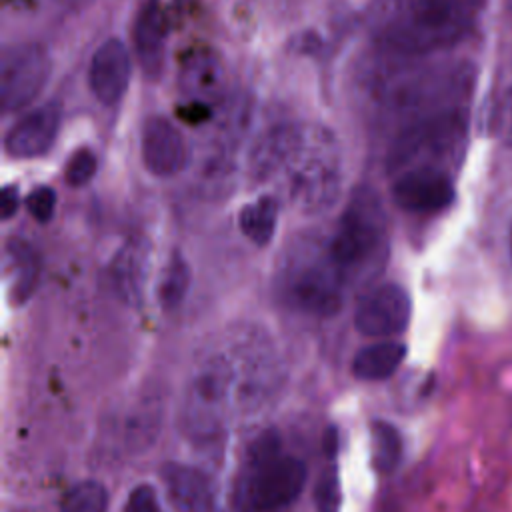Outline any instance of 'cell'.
I'll return each mask as SVG.
<instances>
[{"label":"cell","mask_w":512,"mask_h":512,"mask_svg":"<svg viewBox=\"0 0 512 512\" xmlns=\"http://www.w3.org/2000/svg\"><path fill=\"white\" fill-rule=\"evenodd\" d=\"M28 212L32 214L34 220L38 222H48L54 216L56 210V192L50 186H38L34 188L26 200H24Z\"/></svg>","instance_id":"24"},{"label":"cell","mask_w":512,"mask_h":512,"mask_svg":"<svg viewBox=\"0 0 512 512\" xmlns=\"http://www.w3.org/2000/svg\"><path fill=\"white\" fill-rule=\"evenodd\" d=\"M336 428H328L326 430V436H324V450L326 454L332 458L336 454V448H338V442H336Z\"/></svg>","instance_id":"29"},{"label":"cell","mask_w":512,"mask_h":512,"mask_svg":"<svg viewBox=\"0 0 512 512\" xmlns=\"http://www.w3.org/2000/svg\"><path fill=\"white\" fill-rule=\"evenodd\" d=\"M108 492L96 480L76 482L62 498L60 512H106Z\"/></svg>","instance_id":"21"},{"label":"cell","mask_w":512,"mask_h":512,"mask_svg":"<svg viewBox=\"0 0 512 512\" xmlns=\"http://www.w3.org/2000/svg\"><path fill=\"white\" fill-rule=\"evenodd\" d=\"M406 358V346L402 342L384 340L362 348L352 362V372L358 380H384L396 372Z\"/></svg>","instance_id":"15"},{"label":"cell","mask_w":512,"mask_h":512,"mask_svg":"<svg viewBox=\"0 0 512 512\" xmlns=\"http://www.w3.org/2000/svg\"><path fill=\"white\" fill-rule=\"evenodd\" d=\"M278 220V202L274 196H260L240 210V230L254 244L264 246L272 240Z\"/></svg>","instance_id":"17"},{"label":"cell","mask_w":512,"mask_h":512,"mask_svg":"<svg viewBox=\"0 0 512 512\" xmlns=\"http://www.w3.org/2000/svg\"><path fill=\"white\" fill-rule=\"evenodd\" d=\"M410 314L412 302L408 292L398 284H382L358 304L354 326L364 336L386 338L404 332Z\"/></svg>","instance_id":"7"},{"label":"cell","mask_w":512,"mask_h":512,"mask_svg":"<svg viewBox=\"0 0 512 512\" xmlns=\"http://www.w3.org/2000/svg\"><path fill=\"white\" fill-rule=\"evenodd\" d=\"M172 24L152 6L144 4L134 24V50L148 76H158L164 66L166 36Z\"/></svg>","instance_id":"14"},{"label":"cell","mask_w":512,"mask_h":512,"mask_svg":"<svg viewBox=\"0 0 512 512\" xmlns=\"http://www.w3.org/2000/svg\"><path fill=\"white\" fill-rule=\"evenodd\" d=\"M510 252H512V226H510Z\"/></svg>","instance_id":"30"},{"label":"cell","mask_w":512,"mask_h":512,"mask_svg":"<svg viewBox=\"0 0 512 512\" xmlns=\"http://www.w3.org/2000/svg\"><path fill=\"white\" fill-rule=\"evenodd\" d=\"M248 498L254 510L270 512L290 504L304 488L306 466L294 456L280 454L276 430H266L250 448Z\"/></svg>","instance_id":"4"},{"label":"cell","mask_w":512,"mask_h":512,"mask_svg":"<svg viewBox=\"0 0 512 512\" xmlns=\"http://www.w3.org/2000/svg\"><path fill=\"white\" fill-rule=\"evenodd\" d=\"M386 248L388 230L380 198L372 188H358L328 244V262L344 280L364 272L374 262L380 264Z\"/></svg>","instance_id":"3"},{"label":"cell","mask_w":512,"mask_h":512,"mask_svg":"<svg viewBox=\"0 0 512 512\" xmlns=\"http://www.w3.org/2000/svg\"><path fill=\"white\" fill-rule=\"evenodd\" d=\"M168 500L176 512H210L212 490L208 478L186 464L168 462L162 468Z\"/></svg>","instance_id":"13"},{"label":"cell","mask_w":512,"mask_h":512,"mask_svg":"<svg viewBox=\"0 0 512 512\" xmlns=\"http://www.w3.org/2000/svg\"><path fill=\"white\" fill-rule=\"evenodd\" d=\"M96 166V154L90 148H78L66 164L64 178L70 186H84L96 174Z\"/></svg>","instance_id":"23"},{"label":"cell","mask_w":512,"mask_h":512,"mask_svg":"<svg viewBox=\"0 0 512 512\" xmlns=\"http://www.w3.org/2000/svg\"><path fill=\"white\" fill-rule=\"evenodd\" d=\"M50 76V58L38 44H14L0 58V106L18 112L30 106Z\"/></svg>","instance_id":"5"},{"label":"cell","mask_w":512,"mask_h":512,"mask_svg":"<svg viewBox=\"0 0 512 512\" xmlns=\"http://www.w3.org/2000/svg\"><path fill=\"white\" fill-rule=\"evenodd\" d=\"M142 162L158 178L178 174L188 162L182 132L164 116H150L142 126Z\"/></svg>","instance_id":"11"},{"label":"cell","mask_w":512,"mask_h":512,"mask_svg":"<svg viewBox=\"0 0 512 512\" xmlns=\"http://www.w3.org/2000/svg\"><path fill=\"white\" fill-rule=\"evenodd\" d=\"M146 258L148 248L140 238L126 242L114 258V280L122 296L128 300L138 298L140 294L142 280L146 278Z\"/></svg>","instance_id":"16"},{"label":"cell","mask_w":512,"mask_h":512,"mask_svg":"<svg viewBox=\"0 0 512 512\" xmlns=\"http://www.w3.org/2000/svg\"><path fill=\"white\" fill-rule=\"evenodd\" d=\"M132 58L126 44L118 38H108L92 54L88 68V86L98 102L116 106L130 84Z\"/></svg>","instance_id":"10"},{"label":"cell","mask_w":512,"mask_h":512,"mask_svg":"<svg viewBox=\"0 0 512 512\" xmlns=\"http://www.w3.org/2000/svg\"><path fill=\"white\" fill-rule=\"evenodd\" d=\"M340 480L336 468H328L316 482L314 488V504L318 512H340Z\"/></svg>","instance_id":"22"},{"label":"cell","mask_w":512,"mask_h":512,"mask_svg":"<svg viewBox=\"0 0 512 512\" xmlns=\"http://www.w3.org/2000/svg\"><path fill=\"white\" fill-rule=\"evenodd\" d=\"M342 160L336 136L316 122H284L266 130L250 154L256 180L280 178L308 212L326 210L340 190Z\"/></svg>","instance_id":"1"},{"label":"cell","mask_w":512,"mask_h":512,"mask_svg":"<svg viewBox=\"0 0 512 512\" xmlns=\"http://www.w3.org/2000/svg\"><path fill=\"white\" fill-rule=\"evenodd\" d=\"M372 440V466L380 474H390L402 456V440L398 430L390 422L376 420L370 426Z\"/></svg>","instance_id":"19"},{"label":"cell","mask_w":512,"mask_h":512,"mask_svg":"<svg viewBox=\"0 0 512 512\" xmlns=\"http://www.w3.org/2000/svg\"><path fill=\"white\" fill-rule=\"evenodd\" d=\"M178 86L184 102H198L214 110L226 96V68L220 54L208 46H194L184 52Z\"/></svg>","instance_id":"8"},{"label":"cell","mask_w":512,"mask_h":512,"mask_svg":"<svg viewBox=\"0 0 512 512\" xmlns=\"http://www.w3.org/2000/svg\"><path fill=\"white\" fill-rule=\"evenodd\" d=\"M6 254L10 256L12 270H14V288L12 296L16 302L24 300L36 286L40 262L36 258V252L32 250L30 244H26L20 238H12L6 244Z\"/></svg>","instance_id":"18"},{"label":"cell","mask_w":512,"mask_h":512,"mask_svg":"<svg viewBox=\"0 0 512 512\" xmlns=\"http://www.w3.org/2000/svg\"><path fill=\"white\" fill-rule=\"evenodd\" d=\"M18 204H20V194H18V186L14 184H8L2 188V194H0V214L4 220L12 218L18 210Z\"/></svg>","instance_id":"28"},{"label":"cell","mask_w":512,"mask_h":512,"mask_svg":"<svg viewBox=\"0 0 512 512\" xmlns=\"http://www.w3.org/2000/svg\"><path fill=\"white\" fill-rule=\"evenodd\" d=\"M190 286V266L186 262V258L174 250L164 272H162V280L158 286V300L166 310L176 308Z\"/></svg>","instance_id":"20"},{"label":"cell","mask_w":512,"mask_h":512,"mask_svg":"<svg viewBox=\"0 0 512 512\" xmlns=\"http://www.w3.org/2000/svg\"><path fill=\"white\" fill-rule=\"evenodd\" d=\"M198 0H148L146 4L152 6L160 16H164L170 24L176 22L182 14H186Z\"/></svg>","instance_id":"27"},{"label":"cell","mask_w":512,"mask_h":512,"mask_svg":"<svg viewBox=\"0 0 512 512\" xmlns=\"http://www.w3.org/2000/svg\"><path fill=\"white\" fill-rule=\"evenodd\" d=\"M60 106L46 102L20 116L4 136V150L18 160L38 158L46 154L60 130Z\"/></svg>","instance_id":"9"},{"label":"cell","mask_w":512,"mask_h":512,"mask_svg":"<svg viewBox=\"0 0 512 512\" xmlns=\"http://www.w3.org/2000/svg\"><path fill=\"white\" fill-rule=\"evenodd\" d=\"M392 198L416 214H434L454 200L452 172L440 168H408L392 174Z\"/></svg>","instance_id":"6"},{"label":"cell","mask_w":512,"mask_h":512,"mask_svg":"<svg viewBox=\"0 0 512 512\" xmlns=\"http://www.w3.org/2000/svg\"><path fill=\"white\" fill-rule=\"evenodd\" d=\"M126 512H158L156 490L150 484L136 486L126 500Z\"/></svg>","instance_id":"25"},{"label":"cell","mask_w":512,"mask_h":512,"mask_svg":"<svg viewBox=\"0 0 512 512\" xmlns=\"http://www.w3.org/2000/svg\"><path fill=\"white\" fill-rule=\"evenodd\" d=\"M340 280L332 264L300 270L290 282V298L304 310L334 314L342 304Z\"/></svg>","instance_id":"12"},{"label":"cell","mask_w":512,"mask_h":512,"mask_svg":"<svg viewBox=\"0 0 512 512\" xmlns=\"http://www.w3.org/2000/svg\"><path fill=\"white\" fill-rule=\"evenodd\" d=\"M482 8L484 0H374L368 30L390 54L418 58L458 44Z\"/></svg>","instance_id":"2"},{"label":"cell","mask_w":512,"mask_h":512,"mask_svg":"<svg viewBox=\"0 0 512 512\" xmlns=\"http://www.w3.org/2000/svg\"><path fill=\"white\" fill-rule=\"evenodd\" d=\"M494 128H496V134H498L508 146H512V88H508V92L504 94L502 102H500L498 108H496Z\"/></svg>","instance_id":"26"}]
</instances>
